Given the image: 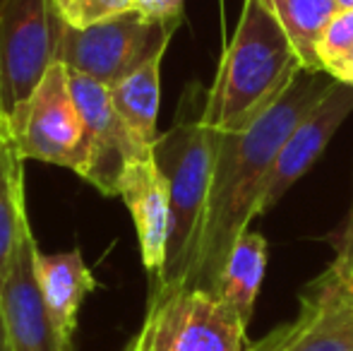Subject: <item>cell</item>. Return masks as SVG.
<instances>
[{
    "label": "cell",
    "mask_w": 353,
    "mask_h": 351,
    "mask_svg": "<svg viewBox=\"0 0 353 351\" xmlns=\"http://www.w3.org/2000/svg\"><path fill=\"white\" fill-rule=\"evenodd\" d=\"M334 82L327 70H301L260 118L238 130L214 132L210 200L188 289H216L233 243L257 217L262 181L283 142Z\"/></svg>",
    "instance_id": "cell-1"
},
{
    "label": "cell",
    "mask_w": 353,
    "mask_h": 351,
    "mask_svg": "<svg viewBox=\"0 0 353 351\" xmlns=\"http://www.w3.org/2000/svg\"><path fill=\"white\" fill-rule=\"evenodd\" d=\"M301 70L305 68L270 0H245L216 77L207 89L202 121L214 132L245 128L286 92Z\"/></svg>",
    "instance_id": "cell-2"
},
{
    "label": "cell",
    "mask_w": 353,
    "mask_h": 351,
    "mask_svg": "<svg viewBox=\"0 0 353 351\" xmlns=\"http://www.w3.org/2000/svg\"><path fill=\"white\" fill-rule=\"evenodd\" d=\"M205 103L207 89L190 82L176 108L173 126L161 132L154 145V159L166 176L171 192L166 267L152 281V286L161 289L188 286L200 245L214 171V130L202 121Z\"/></svg>",
    "instance_id": "cell-3"
},
{
    "label": "cell",
    "mask_w": 353,
    "mask_h": 351,
    "mask_svg": "<svg viewBox=\"0 0 353 351\" xmlns=\"http://www.w3.org/2000/svg\"><path fill=\"white\" fill-rule=\"evenodd\" d=\"M142 330L154 351H250L248 325L207 289L152 286Z\"/></svg>",
    "instance_id": "cell-4"
},
{
    "label": "cell",
    "mask_w": 353,
    "mask_h": 351,
    "mask_svg": "<svg viewBox=\"0 0 353 351\" xmlns=\"http://www.w3.org/2000/svg\"><path fill=\"white\" fill-rule=\"evenodd\" d=\"M56 0H0V111H14L61 56Z\"/></svg>",
    "instance_id": "cell-5"
},
{
    "label": "cell",
    "mask_w": 353,
    "mask_h": 351,
    "mask_svg": "<svg viewBox=\"0 0 353 351\" xmlns=\"http://www.w3.org/2000/svg\"><path fill=\"white\" fill-rule=\"evenodd\" d=\"M173 34V27L147 22L137 12L121 14L87 29L65 24L58 61L70 72L113 87L157 53L166 51Z\"/></svg>",
    "instance_id": "cell-6"
},
{
    "label": "cell",
    "mask_w": 353,
    "mask_h": 351,
    "mask_svg": "<svg viewBox=\"0 0 353 351\" xmlns=\"http://www.w3.org/2000/svg\"><path fill=\"white\" fill-rule=\"evenodd\" d=\"M8 118L24 161H46L79 174L84 121L72 97L68 68L61 61Z\"/></svg>",
    "instance_id": "cell-7"
},
{
    "label": "cell",
    "mask_w": 353,
    "mask_h": 351,
    "mask_svg": "<svg viewBox=\"0 0 353 351\" xmlns=\"http://www.w3.org/2000/svg\"><path fill=\"white\" fill-rule=\"evenodd\" d=\"M70 89L84 121V159L77 176L92 183L103 197H121V181L128 166L154 150L137 142L118 116L111 101V92L101 82L70 72Z\"/></svg>",
    "instance_id": "cell-8"
},
{
    "label": "cell",
    "mask_w": 353,
    "mask_h": 351,
    "mask_svg": "<svg viewBox=\"0 0 353 351\" xmlns=\"http://www.w3.org/2000/svg\"><path fill=\"white\" fill-rule=\"evenodd\" d=\"M353 113V85L336 80L320 97V101L301 118L276 154L270 174L265 176L257 200V214L274 210L283 192L293 185L325 152L344 121Z\"/></svg>",
    "instance_id": "cell-9"
},
{
    "label": "cell",
    "mask_w": 353,
    "mask_h": 351,
    "mask_svg": "<svg viewBox=\"0 0 353 351\" xmlns=\"http://www.w3.org/2000/svg\"><path fill=\"white\" fill-rule=\"evenodd\" d=\"M250 351H353V305L330 267L301 294L298 318L250 344Z\"/></svg>",
    "instance_id": "cell-10"
},
{
    "label": "cell",
    "mask_w": 353,
    "mask_h": 351,
    "mask_svg": "<svg viewBox=\"0 0 353 351\" xmlns=\"http://www.w3.org/2000/svg\"><path fill=\"white\" fill-rule=\"evenodd\" d=\"M37 239L29 229L0 284V308L10 351H58L56 332L37 279Z\"/></svg>",
    "instance_id": "cell-11"
},
{
    "label": "cell",
    "mask_w": 353,
    "mask_h": 351,
    "mask_svg": "<svg viewBox=\"0 0 353 351\" xmlns=\"http://www.w3.org/2000/svg\"><path fill=\"white\" fill-rule=\"evenodd\" d=\"M121 197L135 221L142 265L154 281L166 267L171 239V192L154 154L128 166L121 181Z\"/></svg>",
    "instance_id": "cell-12"
},
{
    "label": "cell",
    "mask_w": 353,
    "mask_h": 351,
    "mask_svg": "<svg viewBox=\"0 0 353 351\" xmlns=\"http://www.w3.org/2000/svg\"><path fill=\"white\" fill-rule=\"evenodd\" d=\"M37 279L41 286L43 303L56 332L58 351H74L77 315L84 299L97 289V277L87 267L82 250L68 253H37Z\"/></svg>",
    "instance_id": "cell-13"
},
{
    "label": "cell",
    "mask_w": 353,
    "mask_h": 351,
    "mask_svg": "<svg viewBox=\"0 0 353 351\" xmlns=\"http://www.w3.org/2000/svg\"><path fill=\"white\" fill-rule=\"evenodd\" d=\"M32 229L24 200V157L14 140L12 126L0 113V284Z\"/></svg>",
    "instance_id": "cell-14"
},
{
    "label": "cell",
    "mask_w": 353,
    "mask_h": 351,
    "mask_svg": "<svg viewBox=\"0 0 353 351\" xmlns=\"http://www.w3.org/2000/svg\"><path fill=\"white\" fill-rule=\"evenodd\" d=\"M267 253L270 248L265 236L248 229L233 243L214 289V294L226 301L245 325H250L255 313V301L267 270Z\"/></svg>",
    "instance_id": "cell-15"
},
{
    "label": "cell",
    "mask_w": 353,
    "mask_h": 351,
    "mask_svg": "<svg viewBox=\"0 0 353 351\" xmlns=\"http://www.w3.org/2000/svg\"><path fill=\"white\" fill-rule=\"evenodd\" d=\"M166 51L157 53L152 61L137 68L132 75L121 80L118 85L108 87L111 101L118 116L128 126V130L137 137V142L154 150L159 140V101H161V61Z\"/></svg>",
    "instance_id": "cell-16"
},
{
    "label": "cell",
    "mask_w": 353,
    "mask_h": 351,
    "mask_svg": "<svg viewBox=\"0 0 353 351\" xmlns=\"http://www.w3.org/2000/svg\"><path fill=\"white\" fill-rule=\"evenodd\" d=\"M270 5L301 66L305 70H322L317 46L327 24L341 10L339 3L336 0H270Z\"/></svg>",
    "instance_id": "cell-17"
},
{
    "label": "cell",
    "mask_w": 353,
    "mask_h": 351,
    "mask_svg": "<svg viewBox=\"0 0 353 351\" xmlns=\"http://www.w3.org/2000/svg\"><path fill=\"white\" fill-rule=\"evenodd\" d=\"M63 22L74 29H87L92 24L135 12V0H56Z\"/></svg>",
    "instance_id": "cell-18"
},
{
    "label": "cell",
    "mask_w": 353,
    "mask_h": 351,
    "mask_svg": "<svg viewBox=\"0 0 353 351\" xmlns=\"http://www.w3.org/2000/svg\"><path fill=\"white\" fill-rule=\"evenodd\" d=\"M353 46V10H339L330 24H327L325 34L317 46V56H320L322 70L330 61L339 58L344 51Z\"/></svg>",
    "instance_id": "cell-19"
},
{
    "label": "cell",
    "mask_w": 353,
    "mask_h": 351,
    "mask_svg": "<svg viewBox=\"0 0 353 351\" xmlns=\"http://www.w3.org/2000/svg\"><path fill=\"white\" fill-rule=\"evenodd\" d=\"M330 272L339 281L341 291H344V296L353 305V195H351L349 217H346L344 231H341L339 245H336V258L330 265Z\"/></svg>",
    "instance_id": "cell-20"
},
{
    "label": "cell",
    "mask_w": 353,
    "mask_h": 351,
    "mask_svg": "<svg viewBox=\"0 0 353 351\" xmlns=\"http://www.w3.org/2000/svg\"><path fill=\"white\" fill-rule=\"evenodd\" d=\"M135 12L147 22L178 29L183 24L185 0H135Z\"/></svg>",
    "instance_id": "cell-21"
},
{
    "label": "cell",
    "mask_w": 353,
    "mask_h": 351,
    "mask_svg": "<svg viewBox=\"0 0 353 351\" xmlns=\"http://www.w3.org/2000/svg\"><path fill=\"white\" fill-rule=\"evenodd\" d=\"M325 70L330 72L334 80L346 82V85H353V46L349 48V51L341 53L339 58H334V61L327 63Z\"/></svg>",
    "instance_id": "cell-22"
},
{
    "label": "cell",
    "mask_w": 353,
    "mask_h": 351,
    "mask_svg": "<svg viewBox=\"0 0 353 351\" xmlns=\"http://www.w3.org/2000/svg\"><path fill=\"white\" fill-rule=\"evenodd\" d=\"M123 351H154V347H152V342H149L147 332L140 330V332H137V337L132 339V342L128 344V347L123 349Z\"/></svg>",
    "instance_id": "cell-23"
},
{
    "label": "cell",
    "mask_w": 353,
    "mask_h": 351,
    "mask_svg": "<svg viewBox=\"0 0 353 351\" xmlns=\"http://www.w3.org/2000/svg\"><path fill=\"white\" fill-rule=\"evenodd\" d=\"M0 351H10L8 332H5V320H3V308H0Z\"/></svg>",
    "instance_id": "cell-24"
},
{
    "label": "cell",
    "mask_w": 353,
    "mask_h": 351,
    "mask_svg": "<svg viewBox=\"0 0 353 351\" xmlns=\"http://www.w3.org/2000/svg\"><path fill=\"white\" fill-rule=\"evenodd\" d=\"M341 10H353V0H336Z\"/></svg>",
    "instance_id": "cell-25"
},
{
    "label": "cell",
    "mask_w": 353,
    "mask_h": 351,
    "mask_svg": "<svg viewBox=\"0 0 353 351\" xmlns=\"http://www.w3.org/2000/svg\"><path fill=\"white\" fill-rule=\"evenodd\" d=\"M0 113H3V111H0Z\"/></svg>",
    "instance_id": "cell-26"
}]
</instances>
